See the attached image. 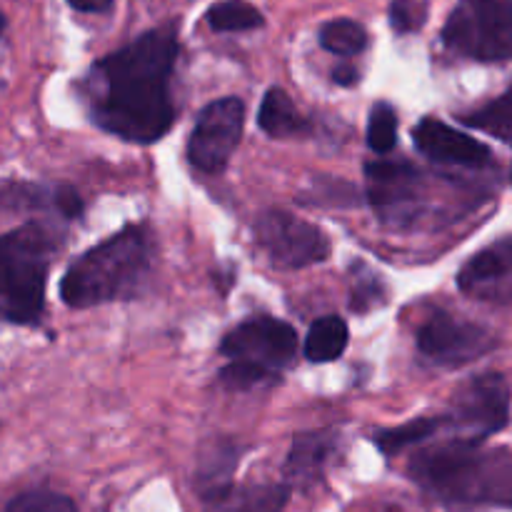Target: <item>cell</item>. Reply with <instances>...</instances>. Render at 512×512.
<instances>
[{
  "label": "cell",
  "instance_id": "obj_8",
  "mask_svg": "<svg viewBox=\"0 0 512 512\" xmlns=\"http://www.w3.org/2000/svg\"><path fill=\"white\" fill-rule=\"evenodd\" d=\"M498 348V338L488 328L470 320L435 310L418 330V350L440 368H463Z\"/></svg>",
  "mask_w": 512,
  "mask_h": 512
},
{
  "label": "cell",
  "instance_id": "obj_11",
  "mask_svg": "<svg viewBox=\"0 0 512 512\" xmlns=\"http://www.w3.org/2000/svg\"><path fill=\"white\" fill-rule=\"evenodd\" d=\"M368 175V198L380 220L395 228L413 223L423 203V180L410 163H378L365 165Z\"/></svg>",
  "mask_w": 512,
  "mask_h": 512
},
{
  "label": "cell",
  "instance_id": "obj_2",
  "mask_svg": "<svg viewBox=\"0 0 512 512\" xmlns=\"http://www.w3.org/2000/svg\"><path fill=\"white\" fill-rule=\"evenodd\" d=\"M410 478L445 503L512 510V448L483 450L445 440L410 460Z\"/></svg>",
  "mask_w": 512,
  "mask_h": 512
},
{
  "label": "cell",
  "instance_id": "obj_9",
  "mask_svg": "<svg viewBox=\"0 0 512 512\" xmlns=\"http://www.w3.org/2000/svg\"><path fill=\"white\" fill-rule=\"evenodd\" d=\"M220 353L235 363H248L278 375L280 370L293 365L298 355V333L283 320L260 315L230 330L223 338Z\"/></svg>",
  "mask_w": 512,
  "mask_h": 512
},
{
  "label": "cell",
  "instance_id": "obj_26",
  "mask_svg": "<svg viewBox=\"0 0 512 512\" xmlns=\"http://www.w3.org/2000/svg\"><path fill=\"white\" fill-rule=\"evenodd\" d=\"M428 20V0H393L390 3V25L398 35L418 33Z\"/></svg>",
  "mask_w": 512,
  "mask_h": 512
},
{
  "label": "cell",
  "instance_id": "obj_21",
  "mask_svg": "<svg viewBox=\"0 0 512 512\" xmlns=\"http://www.w3.org/2000/svg\"><path fill=\"white\" fill-rule=\"evenodd\" d=\"M320 45H323L328 53L340 55V58H353L360 55L368 48V30L358 23V20L350 18H338L330 20L320 28L318 33Z\"/></svg>",
  "mask_w": 512,
  "mask_h": 512
},
{
  "label": "cell",
  "instance_id": "obj_15",
  "mask_svg": "<svg viewBox=\"0 0 512 512\" xmlns=\"http://www.w3.org/2000/svg\"><path fill=\"white\" fill-rule=\"evenodd\" d=\"M288 498V485H230L228 490L205 500V512H285Z\"/></svg>",
  "mask_w": 512,
  "mask_h": 512
},
{
  "label": "cell",
  "instance_id": "obj_32",
  "mask_svg": "<svg viewBox=\"0 0 512 512\" xmlns=\"http://www.w3.org/2000/svg\"><path fill=\"white\" fill-rule=\"evenodd\" d=\"M510 143H512V138H510Z\"/></svg>",
  "mask_w": 512,
  "mask_h": 512
},
{
  "label": "cell",
  "instance_id": "obj_22",
  "mask_svg": "<svg viewBox=\"0 0 512 512\" xmlns=\"http://www.w3.org/2000/svg\"><path fill=\"white\" fill-rule=\"evenodd\" d=\"M460 120H463L468 128L483 130V133L495 135V138L500 140H510L512 138V85L503 95H500V98L490 100L488 105L473 110V113H465Z\"/></svg>",
  "mask_w": 512,
  "mask_h": 512
},
{
  "label": "cell",
  "instance_id": "obj_24",
  "mask_svg": "<svg viewBox=\"0 0 512 512\" xmlns=\"http://www.w3.org/2000/svg\"><path fill=\"white\" fill-rule=\"evenodd\" d=\"M53 205V190H45L35 183H8L0 188V208L25 213Z\"/></svg>",
  "mask_w": 512,
  "mask_h": 512
},
{
  "label": "cell",
  "instance_id": "obj_17",
  "mask_svg": "<svg viewBox=\"0 0 512 512\" xmlns=\"http://www.w3.org/2000/svg\"><path fill=\"white\" fill-rule=\"evenodd\" d=\"M258 125L270 138H298L310 130L308 120L300 115L290 95L283 88H270L260 103Z\"/></svg>",
  "mask_w": 512,
  "mask_h": 512
},
{
  "label": "cell",
  "instance_id": "obj_13",
  "mask_svg": "<svg viewBox=\"0 0 512 512\" xmlns=\"http://www.w3.org/2000/svg\"><path fill=\"white\" fill-rule=\"evenodd\" d=\"M415 148L425 158L460 168H488L493 165V150L468 133L450 128L448 123L435 118H423L413 130Z\"/></svg>",
  "mask_w": 512,
  "mask_h": 512
},
{
  "label": "cell",
  "instance_id": "obj_4",
  "mask_svg": "<svg viewBox=\"0 0 512 512\" xmlns=\"http://www.w3.org/2000/svg\"><path fill=\"white\" fill-rule=\"evenodd\" d=\"M53 250V233L40 223H25L0 235V320L38 323Z\"/></svg>",
  "mask_w": 512,
  "mask_h": 512
},
{
  "label": "cell",
  "instance_id": "obj_18",
  "mask_svg": "<svg viewBox=\"0 0 512 512\" xmlns=\"http://www.w3.org/2000/svg\"><path fill=\"white\" fill-rule=\"evenodd\" d=\"M348 325L338 315H323L315 320L305 338V358L310 363H333L348 348Z\"/></svg>",
  "mask_w": 512,
  "mask_h": 512
},
{
  "label": "cell",
  "instance_id": "obj_16",
  "mask_svg": "<svg viewBox=\"0 0 512 512\" xmlns=\"http://www.w3.org/2000/svg\"><path fill=\"white\" fill-rule=\"evenodd\" d=\"M240 450L235 448L233 440H213L200 450V463H198V490L203 498H213V495L223 493L230 488V478H233L235 468H238Z\"/></svg>",
  "mask_w": 512,
  "mask_h": 512
},
{
  "label": "cell",
  "instance_id": "obj_28",
  "mask_svg": "<svg viewBox=\"0 0 512 512\" xmlns=\"http://www.w3.org/2000/svg\"><path fill=\"white\" fill-rule=\"evenodd\" d=\"M53 208L58 210L63 218L75 220L83 215V198L78 195V190L70 188V185H58L53 190Z\"/></svg>",
  "mask_w": 512,
  "mask_h": 512
},
{
  "label": "cell",
  "instance_id": "obj_23",
  "mask_svg": "<svg viewBox=\"0 0 512 512\" xmlns=\"http://www.w3.org/2000/svg\"><path fill=\"white\" fill-rule=\"evenodd\" d=\"M368 145L378 155H388L398 145V115L390 103H378L370 110Z\"/></svg>",
  "mask_w": 512,
  "mask_h": 512
},
{
  "label": "cell",
  "instance_id": "obj_14",
  "mask_svg": "<svg viewBox=\"0 0 512 512\" xmlns=\"http://www.w3.org/2000/svg\"><path fill=\"white\" fill-rule=\"evenodd\" d=\"M335 448V435L330 430H313V433H300L293 438L288 463H285V478L290 485L308 488L323 473L325 460L330 458ZM288 485V488H290Z\"/></svg>",
  "mask_w": 512,
  "mask_h": 512
},
{
  "label": "cell",
  "instance_id": "obj_10",
  "mask_svg": "<svg viewBox=\"0 0 512 512\" xmlns=\"http://www.w3.org/2000/svg\"><path fill=\"white\" fill-rule=\"evenodd\" d=\"M245 105L228 95L205 105L188 140V158L203 173H220L243 138Z\"/></svg>",
  "mask_w": 512,
  "mask_h": 512
},
{
  "label": "cell",
  "instance_id": "obj_25",
  "mask_svg": "<svg viewBox=\"0 0 512 512\" xmlns=\"http://www.w3.org/2000/svg\"><path fill=\"white\" fill-rule=\"evenodd\" d=\"M5 512H78L68 495L53 490H28L8 503Z\"/></svg>",
  "mask_w": 512,
  "mask_h": 512
},
{
  "label": "cell",
  "instance_id": "obj_30",
  "mask_svg": "<svg viewBox=\"0 0 512 512\" xmlns=\"http://www.w3.org/2000/svg\"><path fill=\"white\" fill-rule=\"evenodd\" d=\"M333 80L338 85H345V88H348V85L358 83V70H355L353 65L343 63V65H338V68L333 70Z\"/></svg>",
  "mask_w": 512,
  "mask_h": 512
},
{
  "label": "cell",
  "instance_id": "obj_12",
  "mask_svg": "<svg viewBox=\"0 0 512 512\" xmlns=\"http://www.w3.org/2000/svg\"><path fill=\"white\" fill-rule=\"evenodd\" d=\"M458 288L473 300L512 303V235L475 253L458 273Z\"/></svg>",
  "mask_w": 512,
  "mask_h": 512
},
{
  "label": "cell",
  "instance_id": "obj_27",
  "mask_svg": "<svg viewBox=\"0 0 512 512\" xmlns=\"http://www.w3.org/2000/svg\"><path fill=\"white\" fill-rule=\"evenodd\" d=\"M273 378H278V375L248 363H235V360H230V365L220 370V383L230 390H253L258 385L270 383Z\"/></svg>",
  "mask_w": 512,
  "mask_h": 512
},
{
  "label": "cell",
  "instance_id": "obj_3",
  "mask_svg": "<svg viewBox=\"0 0 512 512\" xmlns=\"http://www.w3.org/2000/svg\"><path fill=\"white\" fill-rule=\"evenodd\" d=\"M153 268V235L145 225H128L80 255L60 280L68 308H93L133 298Z\"/></svg>",
  "mask_w": 512,
  "mask_h": 512
},
{
  "label": "cell",
  "instance_id": "obj_5",
  "mask_svg": "<svg viewBox=\"0 0 512 512\" xmlns=\"http://www.w3.org/2000/svg\"><path fill=\"white\" fill-rule=\"evenodd\" d=\"M445 48L478 63L512 60V0H460L443 28Z\"/></svg>",
  "mask_w": 512,
  "mask_h": 512
},
{
  "label": "cell",
  "instance_id": "obj_1",
  "mask_svg": "<svg viewBox=\"0 0 512 512\" xmlns=\"http://www.w3.org/2000/svg\"><path fill=\"white\" fill-rule=\"evenodd\" d=\"M178 60V25L148 30L90 68L85 100L105 133L128 143H155L175 120L170 78Z\"/></svg>",
  "mask_w": 512,
  "mask_h": 512
},
{
  "label": "cell",
  "instance_id": "obj_29",
  "mask_svg": "<svg viewBox=\"0 0 512 512\" xmlns=\"http://www.w3.org/2000/svg\"><path fill=\"white\" fill-rule=\"evenodd\" d=\"M113 3L115 0H68L70 8L80 10V13H108Z\"/></svg>",
  "mask_w": 512,
  "mask_h": 512
},
{
  "label": "cell",
  "instance_id": "obj_20",
  "mask_svg": "<svg viewBox=\"0 0 512 512\" xmlns=\"http://www.w3.org/2000/svg\"><path fill=\"white\" fill-rule=\"evenodd\" d=\"M215 33H245V30L263 28L265 18L248 0H218L205 13Z\"/></svg>",
  "mask_w": 512,
  "mask_h": 512
},
{
  "label": "cell",
  "instance_id": "obj_6",
  "mask_svg": "<svg viewBox=\"0 0 512 512\" xmlns=\"http://www.w3.org/2000/svg\"><path fill=\"white\" fill-rule=\"evenodd\" d=\"M443 418L458 443L483 445L490 435L500 433L510 423V388L500 373H483L470 378L453 395V405Z\"/></svg>",
  "mask_w": 512,
  "mask_h": 512
},
{
  "label": "cell",
  "instance_id": "obj_31",
  "mask_svg": "<svg viewBox=\"0 0 512 512\" xmlns=\"http://www.w3.org/2000/svg\"><path fill=\"white\" fill-rule=\"evenodd\" d=\"M5 33V15H3V10H0V35Z\"/></svg>",
  "mask_w": 512,
  "mask_h": 512
},
{
  "label": "cell",
  "instance_id": "obj_19",
  "mask_svg": "<svg viewBox=\"0 0 512 512\" xmlns=\"http://www.w3.org/2000/svg\"><path fill=\"white\" fill-rule=\"evenodd\" d=\"M438 433H443V418H415L410 423L395 425V428L375 430L373 440L383 455H398L405 448L435 438Z\"/></svg>",
  "mask_w": 512,
  "mask_h": 512
},
{
  "label": "cell",
  "instance_id": "obj_7",
  "mask_svg": "<svg viewBox=\"0 0 512 512\" xmlns=\"http://www.w3.org/2000/svg\"><path fill=\"white\" fill-rule=\"evenodd\" d=\"M255 240L270 263L285 270L323 263L330 255V240L318 225L285 210H265L255 220Z\"/></svg>",
  "mask_w": 512,
  "mask_h": 512
}]
</instances>
